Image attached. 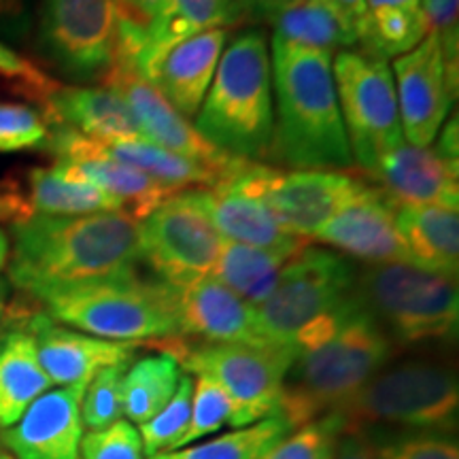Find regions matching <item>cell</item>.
<instances>
[{"label": "cell", "mask_w": 459, "mask_h": 459, "mask_svg": "<svg viewBox=\"0 0 459 459\" xmlns=\"http://www.w3.org/2000/svg\"><path fill=\"white\" fill-rule=\"evenodd\" d=\"M105 85L119 91L122 99L128 102L147 141L194 160V162L209 166V169L220 170L228 179L247 164V160L228 156L209 145L194 128V124H189V119L177 113L158 94V90L139 77L126 62H113V66L105 74Z\"/></svg>", "instance_id": "obj_15"}, {"label": "cell", "mask_w": 459, "mask_h": 459, "mask_svg": "<svg viewBox=\"0 0 459 459\" xmlns=\"http://www.w3.org/2000/svg\"><path fill=\"white\" fill-rule=\"evenodd\" d=\"M273 105L271 45L251 28L223 48L194 128L220 152L254 162L271 152Z\"/></svg>", "instance_id": "obj_4"}, {"label": "cell", "mask_w": 459, "mask_h": 459, "mask_svg": "<svg viewBox=\"0 0 459 459\" xmlns=\"http://www.w3.org/2000/svg\"><path fill=\"white\" fill-rule=\"evenodd\" d=\"M336 412L344 434L368 428L451 434L459 415L457 377L436 361H402L378 370Z\"/></svg>", "instance_id": "obj_7"}, {"label": "cell", "mask_w": 459, "mask_h": 459, "mask_svg": "<svg viewBox=\"0 0 459 459\" xmlns=\"http://www.w3.org/2000/svg\"><path fill=\"white\" fill-rule=\"evenodd\" d=\"M192 394H194V377L183 375L169 404L164 406L158 415H153L149 421L139 428L143 451L145 457L160 455V453H169L179 449L183 436L189 426V411H192Z\"/></svg>", "instance_id": "obj_35"}, {"label": "cell", "mask_w": 459, "mask_h": 459, "mask_svg": "<svg viewBox=\"0 0 459 459\" xmlns=\"http://www.w3.org/2000/svg\"><path fill=\"white\" fill-rule=\"evenodd\" d=\"M100 152L117 162L145 172L160 186L170 192H183L186 187H215L228 177L209 166L194 162L179 153L156 145L147 139H124V141H96Z\"/></svg>", "instance_id": "obj_28"}, {"label": "cell", "mask_w": 459, "mask_h": 459, "mask_svg": "<svg viewBox=\"0 0 459 459\" xmlns=\"http://www.w3.org/2000/svg\"><path fill=\"white\" fill-rule=\"evenodd\" d=\"M37 300L57 324L105 341L141 344L179 338L172 287L139 273L49 290Z\"/></svg>", "instance_id": "obj_6"}, {"label": "cell", "mask_w": 459, "mask_h": 459, "mask_svg": "<svg viewBox=\"0 0 459 459\" xmlns=\"http://www.w3.org/2000/svg\"><path fill=\"white\" fill-rule=\"evenodd\" d=\"M9 277L37 298L60 287L139 273V221L122 213L28 215L13 223Z\"/></svg>", "instance_id": "obj_1"}, {"label": "cell", "mask_w": 459, "mask_h": 459, "mask_svg": "<svg viewBox=\"0 0 459 459\" xmlns=\"http://www.w3.org/2000/svg\"><path fill=\"white\" fill-rule=\"evenodd\" d=\"M304 0H234V22L273 24L285 11L298 7Z\"/></svg>", "instance_id": "obj_44"}, {"label": "cell", "mask_w": 459, "mask_h": 459, "mask_svg": "<svg viewBox=\"0 0 459 459\" xmlns=\"http://www.w3.org/2000/svg\"><path fill=\"white\" fill-rule=\"evenodd\" d=\"M85 385L51 387L3 429L4 451L13 459H79L85 434L82 400Z\"/></svg>", "instance_id": "obj_18"}, {"label": "cell", "mask_w": 459, "mask_h": 459, "mask_svg": "<svg viewBox=\"0 0 459 459\" xmlns=\"http://www.w3.org/2000/svg\"><path fill=\"white\" fill-rule=\"evenodd\" d=\"M358 271L347 257L302 247L285 264L273 294L257 307L268 344L300 355L324 341L358 302Z\"/></svg>", "instance_id": "obj_5"}, {"label": "cell", "mask_w": 459, "mask_h": 459, "mask_svg": "<svg viewBox=\"0 0 459 459\" xmlns=\"http://www.w3.org/2000/svg\"><path fill=\"white\" fill-rule=\"evenodd\" d=\"M28 181H30V211L37 215L73 217L117 213V211L124 213L122 204L113 196L62 164H54L51 169H34Z\"/></svg>", "instance_id": "obj_29"}, {"label": "cell", "mask_w": 459, "mask_h": 459, "mask_svg": "<svg viewBox=\"0 0 459 459\" xmlns=\"http://www.w3.org/2000/svg\"><path fill=\"white\" fill-rule=\"evenodd\" d=\"M183 370L170 353H158L128 364L124 375V419L143 426L169 404Z\"/></svg>", "instance_id": "obj_31"}, {"label": "cell", "mask_w": 459, "mask_h": 459, "mask_svg": "<svg viewBox=\"0 0 459 459\" xmlns=\"http://www.w3.org/2000/svg\"><path fill=\"white\" fill-rule=\"evenodd\" d=\"M79 459H145L139 428L119 419L102 429H88L79 446Z\"/></svg>", "instance_id": "obj_41"}, {"label": "cell", "mask_w": 459, "mask_h": 459, "mask_svg": "<svg viewBox=\"0 0 459 459\" xmlns=\"http://www.w3.org/2000/svg\"><path fill=\"white\" fill-rule=\"evenodd\" d=\"M332 74L353 162L370 175L378 160L404 145L392 66L366 51L342 49Z\"/></svg>", "instance_id": "obj_10"}, {"label": "cell", "mask_w": 459, "mask_h": 459, "mask_svg": "<svg viewBox=\"0 0 459 459\" xmlns=\"http://www.w3.org/2000/svg\"><path fill=\"white\" fill-rule=\"evenodd\" d=\"M370 177L395 204H436L457 211V164L429 147L400 145L378 160Z\"/></svg>", "instance_id": "obj_22"}, {"label": "cell", "mask_w": 459, "mask_h": 459, "mask_svg": "<svg viewBox=\"0 0 459 459\" xmlns=\"http://www.w3.org/2000/svg\"><path fill=\"white\" fill-rule=\"evenodd\" d=\"M332 459H378L375 445L366 434L347 432L338 440L334 457Z\"/></svg>", "instance_id": "obj_45"}, {"label": "cell", "mask_w": 459, "mask_h": 459, "mask_svg": "<svg viewBox=\"0 0 459 459\" xmlns=\"http://www.w3.org/2000/svg\"><path fill=\"white\" fill-rule=\"evenodd\" d=\"M45 145L56 156V164L66 166L91 186L100 187L122 204L126 215L136 221L152 213L170 194H177L160 186L145 172L102 153L94 139H88L65 126H54V132H49Z\"/></svg>", "instance_id": "obj_17"}, {"label": "cell", "mask_w": 459, "mask_h": 459, "mask_svg": "<svg viewBox=\"0 0 459 459\" xmlns=\"http://www.w3.org/2000/svg\"><path fill=\"white\" fill-rule=\"evenodd\" d=\"M378 459H459V445L443 432H400L372 440Z\"/></svg>", "instance_id": "obj_40"}, {"label": "cell", "mask_w": 459, "mask_h": 459, "mask_svg": "<svg viewBox=\"0 0 459 459\" xmlns=\"http://www.w3.org/2000/svg\"><path fill=\"white\" fill-rule=\"evenodd\" d=\"M271 26L274 28V39L328 54L342 48L351 49L359 41L358 32L319 0H304L298 7L279 15Z\"/></svg>", "instance_id": "obj_33"}, {"label": "cell", "mask_w": 459, "mask_h": 459, "mask_svg": "<svg viewBox=\"0 0 459 459\" xmlns=\"http://www.w3.org/2000/svg\"><path fill=\"white\" fill-rule=\"evenodd\" d=\"M395 226L412 266L457 277L459 215L436 204H398Z\"/></svg>", "instance_id": "obj_26"}, {"label": "cell", "mask_w": 459, "mask_h": 459, "mask_svg": "<svg viewBox=\"0 0 459 459\" xmlns=\"http://www.w3.org/2000/svg\"><path fill=\"white\" fill-rule=\"evenodd\" d=\"M28 332L37 342L39 359L54 387L88 385L100 370L130 364L139 349L136 342L105 341L66 328L45 313L34 315Z\"/></svg>", "instance_id": "obj_21"}, {"label": "cell", "mask_w": 459, "mask_h": 459, "mask_svg": "<svg viewBox=\"0 0 459 459\" xmlns=\"http://www.w3.org/2000/svg\"><path fill=\"white\" fill-rule=\"evenodd\" d=\"M0 315H3V302H0Z\"/></svg>", "instance_id": "obj_53"}, {"label": "cell", "mask_w": 459, "mask_h": 459, "mask_svg": "<svg viewBox=\"0 0 459 459\" xmlns=\"http://www.w3.org/2000/svg\"><path fill=\"white\" fill-rule=\"evenodd\" d=\"M274 128L271 156L296 170H344L353 166L336 99L332 54L273 37Z\"/></svg>", "instance_id": "obj_2"}, {"label": "cell", "mask_w": 459, "mask_h": 459, "mask_svg": "<svg viewBox=\"0 0 459 459\" xmlns=\"http://www.w3.org/2000/svg\"><path fill=\"white\" fill-rule=\"evenodd\" d=\"M166 353L179 361L181 370L211 378L223 389L232 404L234 428L279 412L285 377L296 359L290 349L238 342H177Z\"/></svg>", "instance_id": "obj_9"}, {"label": "cell", "mask_w": 459, "mask_h": 459, "mask_svg": "<svg viewBox=\"0 0 459 459\" xmlns=\"http://www.w3.org/2000/svg\"><path fill=\"white\" fill-rule=\"evenodd\" d=\"M355 294L395 344L457 334L459 294L453 277L412 264H372L358 273Z\"/></svg>", "instance_id": "obj_8"}, {"label": "cell", "mask_w": 459, "mask_h": 459, "mask_svg": "<svg viewBox=\"0 0 459 459\" xmlns=\"http://www.w3.org/2000/svg\"><path fill=\"white\" fill-rule=\"evenodd\" d=\"M230 421H232V404H230L223 389L211 381V378L194 377L189 426L186 436H183L179 449L200 443L206 436L220 432Z\"/></svg>", "instance_id": "obj_38"}, {"label": "cell", "mask_w": 459, "mask_h": 459, "mask_svg": "<svg viewBox=\"0 0 459 459\" xmlns=\"http://www.w3.org/2000/svg\"><path fill=\"white\" fill-rule=\"evenodd\" d=\"M24 15V0H0V26H20Z\"/></svg>", "instance_id": "obj_48"}, {"label": "cell", "mask_w": 459, "mask_h": 459, "mask_svg": "<svg viewBox=\"0 0 459 459\" xmlns=\"http://www.w3.org/2000/svg\"><path fill=\"white\" fill-rule=\"evenodd\" d=\"M51 387L30 332H9L0 341V428L13 426L28 406Z\"/></svg>", "instance_id": "obj_27"}, {"label": "cell", "mask_w": 459, "mask_h": 459, "mask_svg": "<svg viewBox=\"0 0 459 459\" xmlns=\"http://www.w3.org/2000/svg\"><path fill=\"white\" fill-rule=\"evenodd\" d=\"M230 24H234V0H164L134 39L115 45L113 62H126L149 82L172 48L211 28Z\"/></svg>", "instance_id": "obj_20"}, {"label": "cell", "mask_w": 459, "mask_h": 459, "mask_svg": "<svg viewBox=\"0 0 459 459\" xmlns=\"http://www.w3.org/2000/svg\"><path fill=\"white\" fill-rule=\"evenodd\" d=\"M45 115L54 126H65L94 141L145 139L128 102L108 85H57L43 100Z\"/></svg>", "instance_id": "obj_24"}, {"label": "cell", "mask_w": 459, "mask_h": 459, "mask_svg": "<svg viewBox=\"0 0 459 459\" xmlns=\"http://www.w3.org/2000/svg\"><path fill=\"white\" fill-rule=\"evenodd\" d=\"M115 0H43L41 48L66 77L94 82L115 60Z\"/></svg>", "instance_id": "obj_13"}, {"label": "cell", "mask_w": 459, "mask_h": 459, "mask_svg": "<svg viewBox=\"0 0 459 459\" xmlns=\"http://www.w3.org/2000/svg\"><path fill=\"white\" fill-rule=\"evenodd\" d=\"M0 459H13V457H11V455H9V453H7V451H4V449H0Z\"/></svg>", "instance_id": "obj_52"}, {"label": "cell", "mask_w": 459, "mask_h": 459, "mask_svg": "<svg viewBox=\"0 0 459 459\" xmlns=\"http://www.w3.org/2000/svg\"><path fill=\"white\" fill-rule=\"evenodd\" d=\"M392 74L402 136L412 147H429L451 111L457 85L446 68L438 34L429 30L415 49L395 57Z\"/></svg>", "instance_id": "obj_14"}, {"label": "cell", "mask_w": 459, "mask_h": 459, "mask_svg": "<svg viewBox=\"0 0 459 459\" xmlns=\"http://www.w3.org/2000/svg\"><path fill=\"white\" fill-rule=\"evenodd\" d=\"M226 41V28H211L187 39L160 60L149 83L177 113L194 119L213 83Z\"/></svg>", "instance_id": "obj_23"}, {"label": "cell", "mask_w": 459, "mask_h": 459, "mask_svg": "<svg viewBox=\"0 0 459 459\" xmlns=\"http://www.w3.org/2000/svg\"><path fill=\"white\" fill-rule=\"evenodd\" d=\"M7 257H9V238L7 234L0 230V271H3L4 264H7Z\"/></svg>", "instance_id": "obj_51"}, {"label": "cell", "mask_w": 459, "mask_h": 459, "mask_svg": "<svg viewBox=\"0 0 459 459\" xmlns=\"http://www.w3.org/2000/svg\"><path fill=\"white\" fill-rule=\"evenodd\" d=\"M398 204L364 183L317 232L319 243L336 247L355 260L372 264H411L409 251L395 226Z\"/></svg>", "instance_id": "obj_16"}, {"label": "cell", "mask_w": 459, "mask_h": 459, "mask_svg": "<svg viewBox=\"0 0 459 459\" xmlns=\"http://www.w3.org/2000/svg\"><path fill=\"white\" fill-rule=\"evenodd\" d=\"M221 240L192 189L170 194L139 221L141 262L152 268L158 281L170 287L187 285L211 274Z\"/></svg>", "instance_id": "obj_12"}, {"label": "cell", "mask_w": 459, "mask_h": 459, "mask_svg": "<svg viewBox=\"0 0 459 459\" xmlns=\"http://www.w3.org/2000/svg\"><path fill=\"white\" fill-rule=\"evenodd\" d=\"M179 336L203 342H238L273 347L262 334L257 308L206 274L192 283L172 287Z\"/></svg>", "instance_id": "obj_19"}, {"label": "cell", "mask_w": 459, "mask_h": 459, "mask_svg": "<svg viewBox=\"0 0 459 459\" xmlns=\"http://www.w3.org/2000/svg\"><path fill=\"white\" fill-rule=\"evenodd\" d=\"M291 432H294V426L290 423V419L283 412H274L262 421L234 428L232 432L215 436L204 443L200 440V443L160 453L149 459H262Z\"/></svg>", "instance_id": "obj_32"}, {"label": "cell", "mask_w": 459, "mask_h": 459, "mask_svg": "<svg viewBox=\"0 0 459 459\" xmlns=\"http://www.w3.org/2000/svg\"><path fill=\"white\" fill-rule=\"evenodd\" d=\"M221 183L260 200L285 232L302 240L317 237L324 223L364 186L341 170L283 172L257 162H247Z\"/></svg>", "instance_id": "obj_11"}, {"label": "cell", "mask_w": 459, "mask_h": 459, "mask_svg": "<svg viewBox=\"0 0 459 459\" xmlns=\"http://www.w3.org/2000/svg\"><path fill=\"white\" fill-rule=\"evenodd\" d=\"M32 215L30 206L22 203L17 196H0V220H24V217Z\"/></svg>", "instance_id": "obj_49"}, {"label": "cell", "mask_w": 459, "mask_h": 459, "mask_svg": "<svg viewBox=\"0 0 459 459\" xmlns=\"http://www.w3.org/2000/svg\"><path fill=\"white\" fill-rule=\"evenodd\" d=\"M436 153L449 160L451 164H457V119L453 117V122L446 126L440 134L438 147H436Z\"/></svg>", "instance_id": "obj_47"}, {"label": "cell", "mask_w": 459, "mask_h": 459, "mask_svg": "<svg viewBox=\"0 0 459 459\" xmlns=\"http://www.w3.org/2000/svg\"><path fill=\"white\" fill-rule=\"evenodd\" d=\"M342 434V419L336 411H332L296 428L262 459H332Z\"/></svg>", "instance_id": "obj_36"}, {"label": "cell", "mask_w": 459, "mask_h": 459, "mask_svg": "<svg viewBox=\"0 0 459 459\" xmlns=\"http://www.w3.org/2000/svg\"><path fill=\"white\" fill-rule=\"evenodd\" d=\"M429 32L428 17L421 7H387L368 11L359 30V43L366 54L389 60L415 49Z\"/></svg>", "instance_id": "obj_34"}, {"label": "cell", "mask_w": 459, "mask_h": 459, "mask_svg": "<svg viewBox=\"0 0 459 459\" xmlns=\"http://www.w3.org/2000/svg\"><path fill=\"white\" fill-rule=\"evenodd\" d=\"M162 3L164 0H115V11H117L115 45L134 39L152 22Z\"/></svg>", "instance_id": "obj_43"}, {"label": "cell", "mask_w": 459, "mask_h": 459, "mask_svg": "<svg viewBox=\"0 0 459 459\" xmlns=\"http://www.w3.org/2000/svg\"><path fill=\"white\" fill-rule=\"evenodd\" d=\"M0 74L13 79L24 88V91L32 94L34 99L45 100L57 88L54 79H49L43 71H39L30 60L15 54L7 45L0 43Z\"/></svg>", "instance_id": "obj_42"}, {"label": "cell", "mask_w": 459, "mask_h": 459, "mask_svg": "<svg viewBox=\"0 0 459 459\" xmlns=\"http://www.w3.org/2000/svg\"><path fill=\"white\" fill-rule=\"evenodd\" d=\"M192 192L221 238L285 254H298L302 247H307V240L285 232L260 200L234 192L223 183Z\"/></svg>", "instance_id": "obj_25"}, {"label": "cell", "mask_w": 459, "mask_h": 459, "mask_svg": "<svg viewBox=\"0 0 459 459\" xmlns=\"http://www.w3.org/2000/svg\"><path fill=\"white\" fill-rule=\"evenodd\" d=\"M366 3H368V11L387 9V7H406V9L421 7V0H366Z\"/></svg>", "instance_id": "obj_50"}, {"label": "cell", "mask_w": 459, "mask_h": 459, "mask_svg": "<svg viewBox=\"0 0 459 459\" xmlns=\"http://www.w3.org/2000/svg\"><path fill=\"white\" fill-rule=\"evenodd\" d=\"M49 126L37 108L0 100V153H15L45 145Z\"/></svg>", "instance_id": "obj_39"}, {"label": "cell", "mask_w": 459, "mask_h": 459, "mask_svg": "<svg viewBox=\"0 0 459 459\" xmlns=\"http://www.w3.org/2000/svg\"><path fill=\"white\" fill-rule=\"evenodd\" d=\"M128 364L100 370L83 389L82 421L88 429H102L124 419V375Z\"/></svg>", "instance_id": "obj_37"}, {"label": "cell", "mask_w": 459, "mask_h": 459, "mask_svg": "<svg viewBox=\"0 0 459 459\" xmlns=\"http://www.w3.org/2000/svg\"><path fill=\"white\" fill-rule=\"evenodd\" d=\"M294 255L223 238L211 277L257 308L273 294L281 271Z\"/></svg>", "instance_id": "obj_30"}, {"label": "cell", "mask_w": 459, "mask_h": 459, "mask_svg": "<svg viewBox=\"0 0 459 459\" xmlns=\"http://www.w3.org/2000/svg\"><path fill=\"white\" fill-rule=\"evenodd\" d=\"M319 3H324L325 7L334 11L344 24L351 26L359 37L361 26H364L366 15H368V3L366 0H319Z\"/></svg>", "instance_id": "obj_46"}, {"label": "cell", "mask_w": 459, "mask_h": 459, "mask_svg": "<svg viewBox=\"0 0 459 459\" xmlns=\"http://www.w3.org/2000/svg\"><path fill=\"white\" fill-rule=\"evenodd\" d=\"M394 349L395 342L358 298L332 334L296 355L285 377L279 412L296 429L338 411L385 368Z\"/></svg>", "instance_id": "obj_3"}]
</instances>
